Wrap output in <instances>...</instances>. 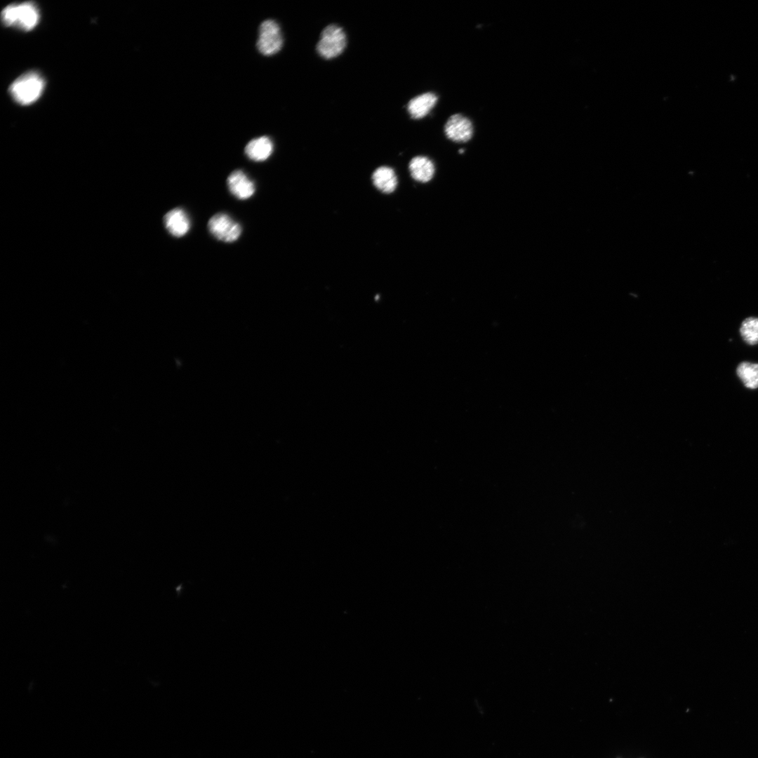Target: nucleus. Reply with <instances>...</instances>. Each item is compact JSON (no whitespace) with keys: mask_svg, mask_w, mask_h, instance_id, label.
<instances>
[{"mask_svg":"<svg viewBox=\"0 0 758 758\" xmlns=\"http://www.w3.org/2000/svg\"><path fill=\"white\" fill-rule=\"evenodd\" d=\"M45 82L36 72H29L19 77L9 88L13 99L22 105L33 103L41 96Z\"/></svg>","mask_w":758,"mask_h":758,"instance_id":"f257e3e1","label":"nucleus"},{"mask_svg":"<svg viewBox=\"0 0 758 758\" xmlns=\"http://www.w3.org/2000/svg\"><path fill=\"white\" fill-rule=\"evenodd\" d=\"M39 19V11L31 2L8 5L1 13V20L6 26H17L25 31L32 29Z\"/></svg>","mask_w":758,"mask_h":758,"instance_id":"f03ea898","label":"nucleus"},{"mask_svg":"<svg viewBox=\"0 0 758 758\" xmlns=\"http://www.w3.org/2000/svg\"><path fill=\"white\" fill-rule=\"evenodd\" d=\"M346 35L343 29L336 25H330L322 31L317 44L319 54L326 59L339 55L345 48Z\"/></svg>","mask_w":758,"mask_h":758,"instance_id":"7ed1b4c3","label":"nucleus"},{"mask_svg":"<svg viewBox=\"0 0 758 758\" xmlns=\"http://www.w3.org/2000/svg\"><path fill=\"white\" fill-rule=\"evenodd\" d=\"M208 228L215 238L224 242L235 241L241 233V225L224 213L213 215L208 222Z\"/></svg>","mask_w":758,"mask_h":758,"instance_id":"20e7f679","label":"nucleus"},{"mask_svg":"<svg viewBox=\"0 0 758 758\" xmlns=\"http://www.w3.org/2000/svg\"><path fill=\"white\" fill-rule=\"evenodd\" d=\"M282 44L283 38L277 22L272 20L262 22L256 44L258 51L265 55H274L280 51Z\"/></svg>","mask_w":758,"mask_h":758,"instance_id":"39448f33","label":"nucleus"},{"mask_svg":"<svg viewBox=\"0 0 758 758\" xmlns=\"http://www.w3.org/2000/svg\"><path fill=\"white\" fill-rule=\"evenodd\" d=\"M447 138L453 141L463 142L472 136L473 127L469 119L460 114L451 116L444 126Z\"/></svg>","mask_w":758,"mask_h":758,"instance_id":"423d86ee","label":"nucleus"},{"mask_svg":"<svg viewBox=\"0 0 758 758\" xmlns=\"http://www.w3.org/2000/svg\"><path fill=\"white\" fill-rule=\"evenodd\" d=\"M227 184L232 194L241 200L250 198L255 191L254 182L241 170L232 172L227 179Z\"/></svg>","mask_w":758,"mask_h":758,"instance_id":"0eeeda50","label":"nucleus"},{"mask_svg":"<svg viewBox=\"0 0 758 758\" xmlns=\"http://www.w3.org/2000/svg\"><path fill=\"white\" fill-rule=\"evenodd\" d=\"M164 223L168 232L175 237L185 235L190 229V220L187 213L180 208H175L164 217Z\"/></svg>","mask_w":758,"mask_h":758,"instance_id":"6e6552de","label":"nucleus"},{"mask_svg":"<svg viewBox=\"0 0 758 758\" xmlns=\"http://www.w3.org/2000/svg\"><path fill=\"white\" fill-rule=\"evenodd\" d=\"M437 96L433 93H425L411 99L407 106L411 117L420 119L425 117L434 107Z\"/></svg>","mask_w":758,"mask_h":758,"instance_id":"1a4fd4ad","label":"nucleus"},{"mask_svg":"<svg viewBox=\"0 0 758 758\" xmlns=\"http://www.w3.org/2000/svg\"><path fill=\"white\" fill-rule=\"evenodd\" d=\"M273 152V143L267 136H261L251 140L245 147L246 156L254 161H263L268 159Z\"/></svg>","mask_w":758,"mask_h":758,"instance_id":"9d476101","label":"nucleus"},{"mask_svg":"<svg viewBox=\"0 0 758 758\" xmlns=\"http://www.w3.org/2000/svg\"><path fill=\"white\" fill-rule=\"evenodd\" d=\"M409 170L412 178L421 182L430 180L434 173L432 161L429 158L423 156L415 157L411 160Z\"/></svg>","mask_w":758,"mask_h":758,"instance_id":"9b49d317","label":"nucleus"},{"mask_svg":"<svg viewBox=\"0 0 758 758\" xmlns=\"http://www.w3.org/2000/svg\"><path fill=\"white\" fill-rule=\"evenodd\" d=\"M372 180L376 188L387 194L394 191L397 185L394 171L387 166L378 168L373 173Z\"/></svg>","mask_w":758,"mask_h":758,"instance_id":"f8f14e48","label":"nucleus"},{"mask_svg":"<svg viewBox=\"0 0 758 758\" xmlns=\"http://www.w3.org/2000/svg\"><path fill=\"white\" fill-rule=\"evenodd\" d=\"M736 373L746 387H758V364L741 362L736 368Z\"/></svg>","mask_w":758,"mask_h":758,"instance_id":"ddd939ff","label":"nucleus"},{"mask_svg":"<svg viewBox=\"0 0 758 758\" xmlns=\"http://www.w3.org/2000/svg\"><path fill=\"white\" fill-rule=\"evenodd\" d=\"M743 340L751 345L758 343V318L748 317L743 320L740 328Z\"/></svg>","mask_w":758,"mask_h":758,"instance_id":"4468645a","label":"nucleus"}]
</instances>
